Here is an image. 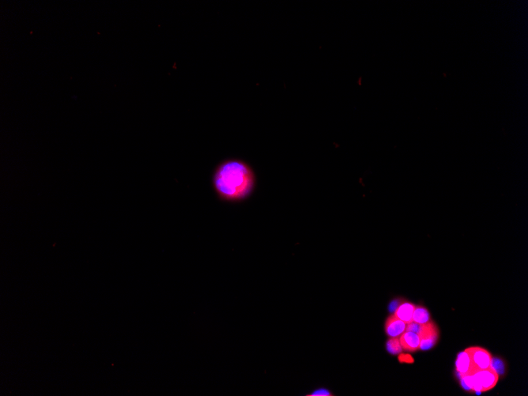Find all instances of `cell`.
I'll use <instances>...</instances> for the list:
<instances>
[{
	"mask_svg": "<svg viewBox=\"0 0 528 396\" xmlns=\"http://www.w3.org/2000/svg\"><path fill=\"white\" fill-rule=\"evenodd\" d=\"M415 306L416 305L410 303V302H403L398 306L397 309H395L394 315L403 322L407 324H409L412 321L413 313H414Z\"/></svg>",
	"mask_w": 528,
	"mask_h": 396,
	"instance_id": "cell-7",
	"label": "cell"
},
{
	"mask_svg": "<svg viewBox=\"0 0 528 396\" xmlns=\"http://www.w3.org/2000/svg\"><path fill=\"white\" fill-rule=\"evenodd\" d=\"M399 361L403 363H413L414 359L409 355H401L399 358Z\"/></svg>",
	"mask_w": 528,
	"mask_h": 396,
	"instance_id": "cell-12",
	"label": "cell"
},
{
	"mask_svg": "<svg viewBox=\"0 0 528 396\" xmlns=\"http://www.w3.org/2000/svg\"><path fill=\"white\" fill-rule=\"evenodd\" d=\"M456 371L458 372L460 375L467 374L469 371L470 358L465 351L459 354L456 359Z\"/></svg>",
	"mask_w": 528,
	"mask_h": 396,
	"instance_id": "cell-9",
	"label": "cell"
},
{
	"mask_svg": "<svg viewBox=\"0 0 528 396\" xmlns=\"http://www.w3.org/2000/svg\"><path fill=\"white\" fill-rule=\"evenodd\" d=\"M399 341L403 351L414 352L419 350L420 336L415 332L405 331L403 335L399 337Z\"/></svg>",
	"mask_w": 528,
	"mask_h": 396,
	"instance_id": "cell-6",
	"label": "cell"
},
{
	"mask_svg": "<svg viewBox=\"0 0 528 396\" xmlns=\"http://www.w3.org/2000/svg\"><path fill=\"white\" fill-rule=\"evenodd\" d=\"M407 324L395 317L391 315L384 324V330L387 336L389 338H399L406 331Z\"/></svg>",
	"mask_w": 528,
	"mask_h": 396,
	"instance_id": "cell-5",
	"label": "cell"
},
{
	"mask_svg": "<svg viewBox=\"0 0 528 396\" xmlns=\"http://www.w3.org/2000/svg\"><path fill=\"white\" fill-rule=\"evenodd\" d=\"M465 351L470 358V369L467 374H475L492 366V355L487 350L473 347L466 349Z\"/></svg>",
	"mask_w": 528,
	"mask_h": 396,
	"instance_id": "cell-3",
	"label": "cell"
},
{
	"mask_svg": "<svg viewBox=\"0 0 528 396\" xmlns=\"http://www.w3.org/2000/svg\"><path fill=\"white\" fill-rule=\"evenodd\" d=\"M431 321L430 312L423 306H415L413 313L412 321L419 324H426Z\"/></svg>",
	"mask_w": 528,
	"mask_h": 396,
	"instance_id": "cell-8",
	"label": "cell"
},
{
	"mask_svg": "<svg viewBox=\"0 0 528 396\" xmlns=\"http://www.w3.org/2000/svg\"><path fill=\"white\" fill-rule=\"evenodd\" d=\"M472 378V392L485 393L496 386L499 380L497 370L492 366L471 374Z\"/></svg>",
	"mask_w": 528,
	"mask_h": 396,
	"instance_id": "cell-2",
	"label": "cell"
},
{
	"mask_svg": "<svg viewBox=\"0 0 528 396\" xmlns=\"http://www.w3.org/2000/svg\"><path fill=\"white\" fill-rule=\"evenodd\" d=\"M420 336L421 351H430L437 344L439 339V329L433 321L426 324H422V330L419 333Z\"/></svg>",
	"mask_w": 528,
	"mask_h": 396,
	"instance_id": "cell-4",
	"label": "cell"
},
{
	"mask_svg": "<svg viewBox=\"0 0 528 396\" xmlns=\"http://www.w3.org/2000/svg\"><path fill=\"white\" fill-rule=\"evenodd\" d=\"M422 324H418V323L414 322L411 321V323L407 324V328L406 331H409V332H415V333H420L421 330H422Z\"/></svg>",
	"mask_w": 528,
	"mask_h": 396,
	"instance_id": "cell-11",
	"label": "cell"
},
{
	"mask_svg": "<svg viewBox=\"0 0 528 396\" xmlns=\"http://www.w3.org/2000/svg\"><path fill=\"white\" fill-rule=\"evenodd\" d=\"M328 394L329 393L327 391L322 390L319 391L317 393H314L313 395H311V396H330Z\"/></svg>",
	"mask_w": 528,
	"mask_h": 396,
	"instance_id": "cell-13",
	"label": "cell"
},
{
	"mask_svg": "<svg viewBox=\"0 0 528 396\" xmlns=\"http://www.w3.org/2000/svg\"><path fill=\"white\" fill-rule=\"evenodd\" d=\"M387 350L391 355H398L403 351L399 338H390L387 342Z\"/></svg>",
	"mask_w": 528,
	"mask_h": 396,
	"instance_id": "cell-10",
	"label": "cell"
},
{
	"mask_svg": "<svg viewBox=\"0 0 528 396\" xmlns=\"http://www.w3.org/2000/svg\"><path fill=\"white\" fill-rule=\"evenodd\" d=\"M256 175L242 160L227 159L221 162L213 174L214 189L222 201L239 203L251 196L256 187Z\"/></svg>",
	"mask_w": 528,
	"mask_h": 396,
	"instance_id": "cell-1",
	"label": "cell"
}]
</instances>
